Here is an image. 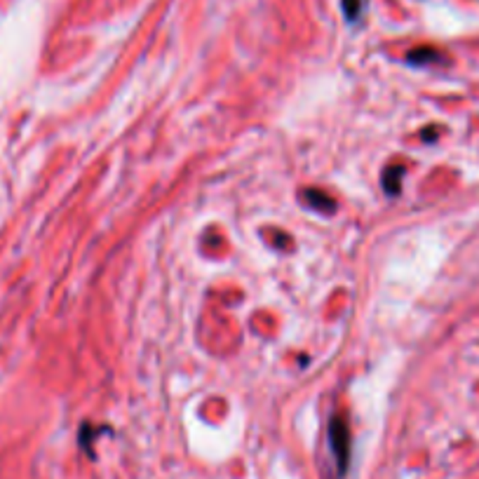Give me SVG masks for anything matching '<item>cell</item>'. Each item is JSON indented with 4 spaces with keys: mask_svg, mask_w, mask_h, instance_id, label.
<instances>
[{
    "mask_svg": "<svg viewBox=\"0 0 479 479\" xmlns=\"http://www.w3.org/2000/svg\"><path fill=\"white\" fill-rule=\"evenodd\" d=\"M331 444H334V454L338 458V468L345 470V463H348L350 434H348V425H345L343 416H336L334 421H331Z\"/></svg>",
    "mask_w": 479,
    "mask_h": 479,
    "instance_id": "cell-1",
    "label": "cell"
},
{
    "mask_svg": "<svg viewBox=\"0 0 479 479\" xmlns=\"http://www.w3.org/2000/svg\"><path fill=\"white\" fill-rule=\"evenodd\" d=\"M437 59H439V52L432 47H418L409 54L411 64H430V62H437Z\"/></svg>",
    "mask_w": 479,
    "mask_h": 479,
    "instance_id": "cell-2",
    "label": "cell"
},
{
    "mask_svg": "<svg viewBox=\"0 0 479 479\" xmlns=\"http://www.w3.org/2000/svg\"><path fill=\"white\" fill-rule=\"evenodd\" d=\"M390 172H393V176H390V174L386 176V188L393 190V193H397V183H400V176L404 174V169L402 167H393Z\"/></svg>",
    "mask_w": 479,
    "mask_h": 479,
    "instance_id": "cell-3",
    "label": "cell"
},
{
    "mask_svg": "<svg viewBox=\"0 0 479 479\" xmlns=\"http://www.w3.org/2000/svg\"><path fill=\"white\" fill-rule=\"evenodd\" d=\"M359 3H362V0H343L345 14H348L350 19H355L357 14H359Z\"/></svg>",
    "mask_w": 479,
    "mask_h": 479,
    "instance_id": "cell-4",
    "label": "cell"
}]
</instances>
